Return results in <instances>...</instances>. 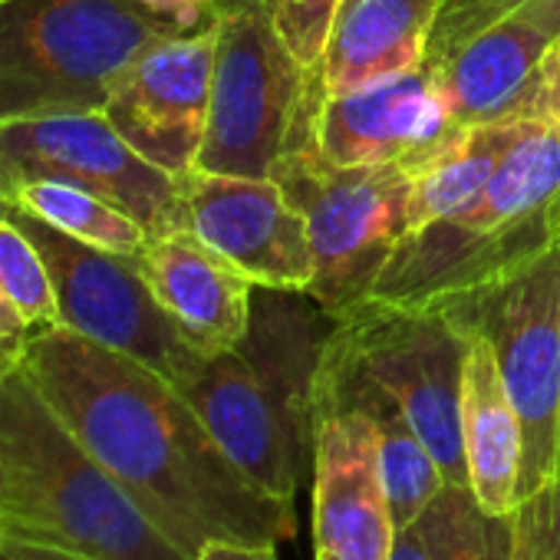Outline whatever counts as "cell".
Instances as JSON below:
<instances>
[{
    "instance_id": "6da1fadb",
    "label": "cell",
    "mask_w": 560,
    "mask_h": 560,
    "mask_svg": "<svg viewBox=\"0 0 560 560\" xmlns=\"http://www.w3.org/2000/svg\"><path fill=\"white\" fill-rule=\"evenodd\" d=\"M21 363L60 422L188 557L211 544L298 537L294 501L244 478L155 370L67 327L34 330Z\"/></svg>"
},
{
    "instance_id": "7a4b0ae2",
    "label": "cell",
    "mask_w": 560,
    "mask_h": 560,
    "mask_svg": "<svg viewBox=\"0 0 560 560\" xmlns=\"http://www.w3.org/2000/svg\"><path fill=\"white\" fill-rule=\"evenodd\" d=\"M0 534L93 560H191L60 422L24 363L0 380Z\"/></svg>"
},
{
    "instance_id": "3957f363",
    "label": "cell",
    "mask_w": 560,
    "mask_h": 560,
    "mask_svg": "<svg viewBox=\"0 0 560 560\" xmlns=\"http://www.w3.org/2000/svg\"><path fill=\"white\" fill-rule=\"evenodd\" d=\"M175 37L136 0H0V126L103 113L116 80Z\"/></svg>"
},
{
    "instance_id": "277c9868",
    "label": "cell",
    "mask_w": 560,
    "mask_h": 560,
    "mask_svg": "<svg viewBox=\"0 0 560 560\" xmlns=\"http://www.w3.org/2000/svg\"><path fill=\"white\" fill-rule=\"evenodd\" d=\"M324 90L277 37L260 0H221L208 129L198 172L270 178L298 139L314 136Z\"/></svg>"
},
{
    "instance_id": "5b68a950",
    "label": "cell",
    "mask_w": 560,
    "mask_h": 560,
    "mask_svg": "<svg viewBox=\"0 0 560 560\" xmlns=\"http://www.w3.org/2000/svg\"><path fill=\"white\" fill-rule=\"evenodd\" d=\"M488 340L521 422L517 504L550 485L560 455V244L488 284L435 301Z\"/></svg>"
},
{
    "instance_id": "8992f818",
    "label": "cell",
    "mask_w": 560,
    "mask_h": 560,
    "mask_svg": "<svg viewBox=\"0 0 560 560\" xmlns=\"http://www.w3.org/2000/svg\"><path fill=\"white\" fill-rule=\"evenodd\" d=\"M270 178L301 208L314 247L311 298L337 320L363 304L409 234V172L399 162L383 165H334L314 136L298 139Z\"/></svg>"
},
{
    "instance_id": "52a82bcc",
    "label": "cell",
    "mask_w": 560,
    "mask_h": 560,
    "mask_svg": "<svg viewBox=\"0 0 560 560\" xmlns=\"http://www.w3.org/2000/svg\"><path fill=\"white\" fill-rule=\"evenodd\" d=\"M330 343L402 406L439 462L445 485L468 488L462 442L468 337L452 324L442 304H393L366 298L334 320Z\"/></svg>"
},
{
    "instance_id": "ba28073f",
    "label": "cell",
    "mask_w": 560,
    "mask_h": 560,
    "mask_svg": "<svg viewBox=\"0 0 560 560\" xmlns=\"http://www.w3.org/2000/svg\"><path fill=\"white\" fill-rule=\"evenodd\" d=\"M14 221L37 244L57 294L60 324L100 347H109L172 386H182L205 360L155 301L136 257L83 244L47 221L14 211Z\"/></svg>"
},
{
    "instance_id": "9c48e42d",
    "label": "cell",
    "mask_w": 560,
    "mask_h": 560,
    "mask_svg": "<svg viewBox=\"0 0 560 560\" xmlns=\"http://www.w3.org/2000/svg\"><path fill=\"white\" fill-rule=\"evenodd\" d=\"M31 182L86 188L152 237L185 228L182 182L142 159L106 113H63L0 126V188L8 195Z\"/></svg>"
},
{
    "instance_id": "30bf717a",
    "label": "cell",
    "mask_w": 560,
    "mask_h": 560,
    "mask_svg": "<svg viewBox=\"0 0 560 560\" xmlns=\"http://www.w3.org/2000/svg\"><path fill=\"white\" fill-rule=\"evenodd\" d=\"M214 24L149 44L116 80L103 113L155 168L185 178L198 165L208 129Z\"/></svg>"
},
{
    "instance_id": "8fae6325",
    "label": "cell",
    "mask_w": 560,
    "mask_h": 560,
    "mask_svg": "<svg viewBox=\"0 0 560 560\" xmlns=\"http://www.w3.org/2000/svg\"><path fill=\"white\" fill-rule=\"evenodd\" d=\"M185 228L234 264L254 288L311 291L314 247L307 218L273 178L188 172Z\"/></svg>"
},
{
    "instance_id": "7c38bea8",
    "label": "cell",
    "mask_w": 560,
    "mask_h": 560,
    "mask_svg": "<svg viewBox=\"0 0 560 560\" xmlns=\"http://www.w3.org/2000/svg\"><path fill=\"white\" fill-rule=\"evenodd\" d=\"M178 389L244 478L273 498H298L314 465V429L267 389L241 350L205 357Z\"/></svg>"
},
{
    "instance_id": "4fadbf2b",
    "label": "cell",
    "mask_w": 560,
    "mask_h": 560,
    "mask_svg": "<svg viewBox=\"0 0 560 560\" xmlns=\"http://www.w3.org/2000/svg\"><path fill=\"white\" fill-rule=\"evenodd\" d=\"M311 468L317 550L340 560H389L396 521L370 419L357 409H320Z\"/></svg>"
},
{
    "instance_id": "5bb4252c",
    "label": "cell",
    "mask_w": 560,
    "mask_h": 560,
    "mask_svg": "<svg viewBox=\"0 0 560 560\" xmlns=\"http://www.w3.org/2000/svg\"><path fill=\"white\" fill-rule=\"evenodd\" d=\"M560 37V0H524L425 60L458 126L511 122L537 63Z\"/></svg>"
},
{
    "instance_id": "9a60e30c",
    "label": "cell",
    "mask_w": 560,
    "mask_h": 560,
    "mask_svg": "<svg viewBox=\"0 0 560 560\" xmlns=\"http://www.w3.org/2000/svg\"><path fill=\"white\" fill-rule=\"evenodd\" d=\"M455 129L442 90L422 67L347 96H324L314 145L334 165H412Z\"/></svg>"
},
{
    "instance_id": "2e32d148",
    "label": "cell",
    "mask_w": 560,
    "mask_h": 560,
    "mask_svg": "<svg viewBox=\"0 0 560 560\" xmlns=\"http://www.w3.org/2000/svg\"><path fill=\"white\" fill-rule=\"evenodd\" d=\"M178 334L205 357L234 350L250 327L254 284L188 228L149 237L136 257Z\"/></svg>"
},
{
    "instance_id": "e0dca14e",
    "label": "cell",
    "mask_w": 560,
    "mask_h": 560,
    "mask_svg": "<svg viewBox=\"0 0 560 560\" xmlns=\"http://www.w3.org/2000/svg\"><path fill=\"white\" fill-rule=\"evenodd\" d=\"M439 11L442 0H343L317 70L324 96L422 70Z\"/></svg>"
},
{
    "instance_id": "ac0fdd59",
    "label": "cell",
    "mask_w": 560,
    "mask_h": 560,
    "mask_svg": "<svg viewBox=\"0 0 560 560\" xmlns=\"http://www.w3.org/2000/svg\"><path fill=\"white\" fill-rule=\"evenodd\" d=\"M320 409H357L370 419L380 442V468L396 530L419 521V514L442 494L445 475L425 448V442L419 439V432L412 429L402 406L380 383H373L353 360H347L330 343V337L317 373V412Z\"/></svg>"
},
{
    "instance_id": "d6986e66",
    "label": "cell",
    "mask_w": 560,
    "mask_h": 560,
    "mask_svg": "<svg viewBox=\"0 0 560 560\" xmlns=\"http://www.w3.org/2000/svg\"><path fill=\"white\" fill-rule=\"evenodd\" d=\"M462 442L468 488L485 514L504 517L517 508L521 422L504 389L488 340L468 337L462 376Z\"/></svg>"
},
{
    "instance_id": "ffe728a7",
    "label": "cell",
    "mask_w": 560,
    "mask_h": 560,
    "mask_svg": "<svg viewBox=\"0 0 560 560\" xmlns=\"http://www.w3.org/2000/svg\"><path fill=\"white\" fill-rule=\"evenodd\" d=\"M521 122L458 126L442 145L406 165L409 172V231L445 221L462 211L491 178L501 155L514 142Z\"/></svg>"
},
{
    "instance_id": "44dd1931",
    "label": "cell",
    "mask_w": 560,
    "mask_h": 560,
    "mask_svg": "<svg viewBox=\"0 0 560 560\" xmlns=\"http://www.w3.org/2000/svg\"><path fill=\"white\" fill-rule=\"evenodd\" d=\"M11 198L21 211L109 254L139 257L152 237L132 214H126L113 201L67 182H31L14 188Z\"/></svg>"
},
{
    "instance_id": "7402d4cb",
    "label": "cell",
    "mask_w": 560,
    "mask_h": 560,
    "mask_svg": "<svg viewBox=\"0 0 560 560\" xmlns=\"http://www.w3.org/2000/svg\"><path fill=\"white\" fill-rule=\"evenodd\" d=\"M432 560H498L508 521L485 514L471 488L445 485L442 494L419 514Z\"/></svg>"
},
{
    "instance_id": "603a6c76",
    "label": "cell",
    "mask_w": 560,
    "mask_h": 560,
    "mask_svg": "<svg viewBox=\"0 0 560 560\" xmlns=\"http://www.w3.org/2000/svg\"><path fill=\"white\" fill-rule=\"evenodd\" d=\"M0 291L21 307V314L31 320L34 330H47L60 324L50 270L37 244L14 218L0 224Z\"/></svg>"
},
{
    "instance_id": "cb8c5ba5",
    "label": "cell",
    "mask_w": 560,
    "mask_h": 560,
    "mask_svg": "<svg viewBox=\"0 0 560 560\" xmlns=\"http://www.w3.org/2000/svg\"><path fill=\"white\" fill-rule=\"evenodd\" d=\"M343 0H260L277 37L288 44L298 63L311 73L320 70L330 27Z\"/></svg>"
},
{
    "instance_id": "d4e9b609",
    "label": "cell",
    "mask_w": 560,
    "mask_h": 560,
    "mask_svg": "<svg viewBox=\"0 0 560 560\" xmlns=\"http://www.w3.org/2000/svg\"><path fill=\"white\" fill-rule=\"evenodd\" d=\"M514 547L521 560H560V527L553 511V488H540L511 511Z\"/></svg>"
},
{
    "instance_id": "484cf974",
    "label": "cell",
    "mask_w": 560,
    "mask_h": 560,
    "mask_svg": "<svg viewBox=\"0 0 560 560\" xmlns=\"http://www.w3.org/2000/svg\"><path fill=\"white\" fill-rule=\"evenodd\" d=\"M136 4L168 34L185 37L208 31L218 21L221 0H136Z\"/></svg>"
},
{
    "instance_id": "4316f807",
    "label": "cell",
    "mask_w": 560,
    "mask_h": 560,
    "mask_svg": "<svg viewBox=\"0 0 560 560\" xmlns=\"http://www.w3.org/2000/svg\"><path fill=\"white\" fill-rule=\"evenodd\" d=\"M0 544L11 550L14 560H93L80 550L60 547V544H47V540H34V537H11L0 534Z\"/></svg>"
},
{
    "instance_id": "83f0119b",
    "label": "cell",
    "mask_w": 560,
    "mask_h": 560,
    "mask_svg": "<svg viewBox=\"0 0 560 560\" xmlns=\"http://www.w3.org/2000/svg\"><path fill=\"white\" fill-rule=\"evenodd\" d=\"M31 337H34L31 320L4 291H0V343H27Z\"/></svg>"
},
{
    "instance_id": "f1b7e54d",
    "label": "cell",
    "mask_w": 560,
    "mask_h": 560,
    "mask_svg": "<svg viewBox=\"0 0 560 560\" xmlns=\"http://www.w3.org/2000/svg\"><path fill=\"white\" fill-rule=\"evenodd\" d=\"M389 560H432L429 540H425V530H422V521H412L409 527H399L396 530Z\"/></svg>"
},
{
    "instance_id": "f546056e",
    "label": "cell",
    "mask_w": 560,
    "mask_h": 560,
    "mask_svg": "<svg viewBox=\"0 0 560 560\" xmlns=\"http://www.w3.org/2000/svg\"><path fill=\"white\" fill-rule=\"evenodd\" d=\"M191 560H277L267 544H211Z\"/></svg>"
},
{
    "instance_id": "4dcf8cb0",
    "label": "cell",
    "mask_w": 560,
    "mask_h": 560,
    "mask_svg": "<svg viewBox=\"0 0 560 560\" xmlns=\"http://www.w3.org/2000/svg\"><path fill=\"white\" fill-rule=\"evenodd\" d=\"M24 347H27V343H0V380H4L11 370L21 366Z\"/></svg>"
},
{
    "instance_id": "1f68e13d",
    "label": "cell",
    "mask_w": 560,
    "mask_h": 560,
    "mask_svg": "<svg viewBox=\"0 0 560 560\" xmlns=\"http://www.w3.org/2000/svg\"><path fill=\"white\" fill-rule=\"evenodd\" d=\"M498 560H521L517 547H514V524L508 521V534H504V544H501V557Z\"/></svg>"
},
{
    "instance_id": "d6a6232c",
    "label": "cell",
    "mask_w": 560,
    "mask_h": 560,
    "mask_svg": "<svg viewBox=\"0 0 560 560\" xmlns=\"http://www.w3.org/2000/svg\"><path fill=\"white\" fill-rule=\"evenodd\" d=\"M14 211H18V205H14V198L4 191V188H0V224H4V221H11L14 218Z\"/></svg>"
},
{
    "instance_id": "836d02e7",
    "label": "cell",
    "mask_w": 560,
    "mask_h": 560,
    "mask_svg": "<svg viewBox=\"0 0 560 560\" xmlns=\"http://www.w3.org/2000/svg\"><path fill=\"white\" fill-rule=\"evenodd\" d=\"M550 488H553V511H557V527H560V455H557V465H553Z\"/></svg>"
},
{
    "instance_id": "e575fe53",
    "label": "cell",
    "mask_w": 560,
    "mask_h": 560,
    "mask_svg": "<svg viewBox=\"0 0 560 560\" xmlns=\"http://www.w3.org/2000/svg\"><path fill=\"white\" fill-rule=\"evenodd\" d=\"M4 494H8L4 491V468H0V511H4Z\"/></svg>"
},
{
    "instance_id": "d590c367",
    "label": "cell",
    "mask_w": 560,
    "mask_h": 560,
    "mask_svg": "<svg viewBox=\"0 0 560 560\" xmlns=\"http://www.w3.org/2000/svg\"><path fill=\"white\" fill-rule=\"evenodd\" d=\"M317 560H340V557H334V553H327V550H317Z\"/></svg>"
},
{
    "instance_id": "8d00e7d4",
    "label": "cell",
    "mask_w": 560,
    "mask_h": 560,
    "mask_svg": "<svg viewBox=\"0 0 560 560\" xmlns=\"http://www.w3.org/2000/svg\"><path fill=\"white\" fill-rule=\"evenodd\" d=\"M0 560H14V557H11V550H8L4 544H0Z\"/></svg>"
},
{
    "instance_id": "74e56055",
    "label": "cell",
    "mask_w": 560,
    "mask_h": 560,
    "mask_svg": "<svg viewBox=\"0 0 560 560\" xmlns=\"http://www.w3.org/2000/svg\"><path fill=\"white\" fill-rule=\"evenodd\" d=\"M557 129H560V116H557Z\"/></svg>"
}]
</instances>
